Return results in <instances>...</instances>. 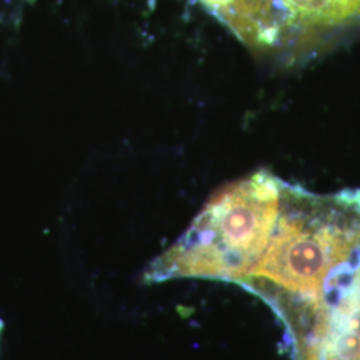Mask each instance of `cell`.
<instances>
[{
	"instance_id": "2",
	"label": "cell",
	"mask_w": 360,
	"mask_h": 360,
	"mask_svg": "<svg viewBox=\"0 0 360 360\" xmlns=\"http://www.w3.org/2000/svg\"><path fill=\"white\" fill-rule=\"evenodd\" d=\"M283 321L294 360H360V245L309 284L267 300Z\"/></svg>"
},
{
	"instance_id": "3",
	"label": "cell",
	"mask_w": 360,
	"mask_h": 360,
	"mask_svg": "<svg viewBox=\"0 0 360 360\" xmlns=\"http://www.w3.org/2000/svg\"><path fill=\"white\" fill-rule=\"evenodd\" d=\"M1 331H3V326H1V322H0V339H1Z\"/></svg>"
},
{
	"instance_id": "1",
	"label": "cell",
	"mask_w": 360,
	"mask_h": 360,
	"mask_svg": "<svg viewBox=\"0 0 360 360\" xmlns=\"http://www.w3.org/2000/svg\"><path fill=\"white\" fill-rule=\"evenodd\" d=\"M283 187L284 180L260 169L220 190L190 229L155 259L144 282L187 278L240 283L270 242Z\"/></svg>"
}]
</instances>
